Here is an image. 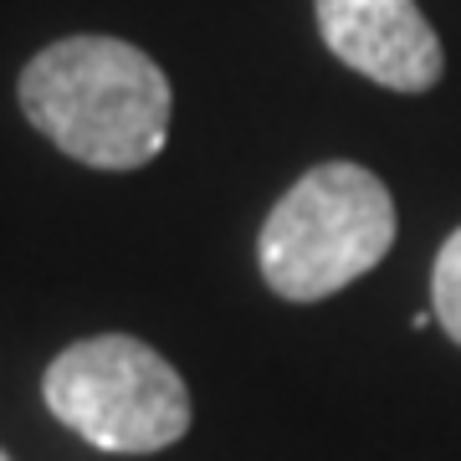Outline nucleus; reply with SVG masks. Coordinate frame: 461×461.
<instances>
[{
	"label": "nucleus",
	"mask_w": 461,
	"mask_h": 461,
	"mask_svg": "<svg viewBox=\"0 0 461 461\" xmlns=\"http://www.w3.org/2000/svg\"><path fill=\"white\" fill-rule=\"evenodd\" d=\"M318 32L339 62L390 93H426L446 72V51L415 0H318Z\"/></svg>",
	"instance_id": "4"
},
{
	"label": "nucleus",
	"mask_w": 461,
	"mask_h": 461,
	"mask_svg": "<svg viewBox=\"0 0 461 461\" xmlns=\"http://www.w3.org/2000/svg\"><path fill=\"white\" fill-rule=\"evenodd\" d=\"M41 395L67 430L118 456L165 451L190 430L180 369L129 333H98L62 348L41 379Z\"/></svg>",
	"instance_id": "3"
},
{
	"label": "nucleus",
	"mask_w": 461,
	"mask_h": 461,
	"mask_svg": "<svg viewBox=\"0 0 461 461\" xmlns=\"http://www.w3.org/2000/svg\"><path fill=\"white\" fill-rule=\"evenodd\" d=\"M430 313L446 329V339L461 344V226L446 236L441 257H436V272H430Z\"/></svg>",
	"instance_id": "5"
},
{
	"label": "nucleus",
	"mask_w": 461,
	"mask_h": 461,
	"mask_svg": "<svg viewBox=\"0 0 461 461\" xmlns=\"http://www.w3.org/2000/svg\"><path fill=\"white\" fill-rule=\"evenodd\" d=\"M21 113L67 159L139 169L169 139V77L118 36H67L21 72Z\"/></svg>",
	"instance_id": "1"
},
{
	"label": "nucleus",
	"mask_w": 461,
	"mask_h": 461,
	"mask_svg": "<svg viewBox=\"0 0 461 461\" xmlns=\"http://www.w3.org/2000/svg\"><path fill=\"white\" fill-rule=\"evenodd\" d=\"M395 247V200L379 175L348 159L308 169L272 205L257 262L267 287L287 303H318L375 272Z\"/></svg>",
	"instance_id": "2"
}]
</instances>
